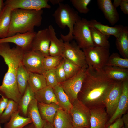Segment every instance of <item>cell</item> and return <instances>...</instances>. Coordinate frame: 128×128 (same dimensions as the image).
Instances as JSON below:
<instances>
[{"label": "cell", "instance_id": "obj_27", "mask_svg": "<svg viewBox=\"0 0 128 128\" xmlns=\"http://www.w3.org/2000/svg\"><path fill=\"white\" fill-rule=\"evenodd\" d=\"M32 123L30 118L21 115L18 110L14 113L9 120L4 124V128H23Z\"/></svg>", "mask_w": 128, "mask_h": 128}, {"label": "cell", "instance_id": "obj_41", "mask_svg": "<svg viewBox=\"0 0 128 128\" xmlns=\"http://www.w3.org/2000/svg\"><path fill=\"white\" fill-rule=\"evenodd\" d=\"M123 126L124 124L122 118L120 117L117 119L107 128H121Z\"/></svg>", "mask_w": 128, "mask_h": 128}, {"label": "cell", "instance_id": "obj_35", "mask_svg": "<svg viewBox=\"0 0 128 128\" xmlns=\"http://www.w3.org/2000/svg\"><path fill=\"white\" fill-rule=\"evenodd\" d=\"M63 59L62 56H51L45 57L43 64L46 71L55 68Z\"/></svg>", "mask_w": 128, "mask_h": 128}, {"label": "cell", "instance_id": "obj_19", "mask_svg": "<svg viewBox=\"0 0 128 128\" xmlns=\"http://www.w3.org/2000/svg\"><path fill=\"white\" fill-rule=\"evenodd\" d=\"M89 21L90 26L95 28L102 34L106 36L112 35L118 37L122 32L124 26L120 25L111 27L104 25L95 19Z\"/></svg>", "mask_w": 128, "mask_h": 128}, {"label": "cell", "instance_id": "obj_12", "mask_svg": "<svg viewBox=\"0 0 128 128\" xmlns=\"http://www.w3.org/2000/svg\"><path fill=\"white\" fill-rule=\"evenodd\" d=\"M50 43L48 28L40 30L36 32L32 41L30 50L38 52L45 57L48 56Z\"/></svg>", "mask_w": 128, "mask_h": 128}, {"label": "cell", "instance_id": "obj_25", "mask_svg": "<svg viewBox=\"0 0 128 128\" xmlns=\"http://www.w3.org/2000/svg\"><path fill=\"white\" fill-rule=\"evenodd\" d=\"M53 88L58 105L62 110L69 113L72 104L60 84Z\"/></svg>", "mask_w": 128, "mask_h": 128}, {"label": "cell", "instance_id": "obj_10", "mask_svg": "<svg viewBox=\"0 0 128 128\" xmlns=\"http://www.w3.org/2000/svg\"><path fill=\"white\" fill-rule=\"evenodd\" d=\"M64 48L63 57L80 67L87 68L88 66L84 52L75 41L64 42Z\"/></svg>", "mask_w": 128, "mask_h": 128}, {"label": "cell", "instance_id": "obj_38", "mask_svg": "<svg viewBox=\"0 0 128 128\" xmlns=\"http://www.w3.org/2000/svg\"><path fill=\"white\" fill-rule=\"evenodd\" d=\"M55 68L46 71L43 74L46 82L47 86L53 88L59 83L55 72Z\"/></svg>", "mask_w": 128, "mask_h": 128}, {"label": "cell", "instance_id": "obj_43", "mask_svg": "<svg viewBox=\"0 0 128 128\" xmlns=\"http://www.w3.org/2000/svg\"><path fill=\"white\" fill-rule=\"evenodd\" d=\"M122 118L124 127L125 128H128V113L124 114Z\"/></svg>", "mask_w": 128, "mask_h": 128}, {"label": "cell", "instance_id": "obj_49", "mask_svg": "<svg viewBox=\"0 0 128 128\" xmlns=\"http://www.w3.org/2000/svg\"><path fill=\"white\" fill-rule=\"evenodd\" d=\"M0 128H2L1 126V124L0 123Z\"/></svg>", "mask_w": 128, "mask_h": 128}, {"label": "cell", "instance_id": "obj_50", "mask_svg": "<svg viewBox=\"0 0 128 128\" xmlns=\"http://www.w3.org/2000/svg\"><path fill=\"white\" fill-rule=\"evenodd\" d=\"M121 128H125L124 126V125Z\"/></svg>", "mask_w": 128, "mask_h": 128}, {"label": "cell", "instance_id": "obj_11", "mask_svg": "<svg viewBox=\"0 0 128 128\" xmlns=\"http://www.w3.org/2000/svg\"><path fill=\"white\" fill-rule=\"evenodd\" d=\"M48 0H6L5 5L12 10L21 9L26 10H39L44 8L50 9L51 6Z\"/></svg>", "mask_w": 128, "mask_h": 128}, {"label": "cell", "instance_id": "obj_3", "mask_svg": "<svg viewBox=\"0 0 128 128\" xmlns=\"http://www.w3.org/2000/svg\"><path fill=\"white\" fill-rule=\"evenodd\" d=\"M43 11L21 9L12 10L11 21L7 37L17 33H24L34 31L36 27L41 24Z\"/></svg>", "mask_w": 128, "mask_h": 128}, {"label": "cell", "instance_id": "obj_30", "mask_svg": "<svg viewBox=\"0 0 128 128\" xmlns=\"http://www.w3.org/2000/svg\"><path fill=\"white\" fill-rule=\"evenodd\" d=\"M29 72L26 69L22 62L17 70L16 76V82L19 90L22 96L28 84Z\"/></svg>", "mask_w": 128, "mask_h": 128}, {"label": "cell", "instance_id": "obj_24", "mask_svg": "<svg viewBox=\"0 0 128 128\" xmlns=\"http://www.w3.org/2000/svg\"><path fill=\"white\" fill-rule=\"evenodd\" d=\"M53 124L55 128H73L69 113L61 109H59L56 112Z\"/></svg>", "mask_w": 128, "mask_h": 128}, {"label": "cell", "instance_id": "obj_23", "mask_svg": "<svg viewBox=\"0 0 128 128\" xmlns=\"http://www.w3.org/2000/svg\"><path fill=\"white\" fill-rule=\"evenodd\" d=\"M102 70L109 78L114 81H123L128 80V69L105 66Z\"/></svg>", "mask_w": 128, "mask_h": 128}, {"label": "cell", "instance_id": "obj_6", "mask_svg": "<svg viewBox=\"0 0 128 128\" xmlns=\"http://www.w3.org/2000/svg\"><path fill=\"white\" fill-rule=\"evenodd\" d=\"M72 34L73 39L81 48L83 49L94 46L92 41L89 21L82 18L74 25Z\"/></svg>", "mask_w": 128, "mask_h": 128}, {"label": "cell", "instance_id": "obj_2", "mask_svg": "<svg viewBox=\"0 0 128 128\" xmlns=\"http://www.w3.org/2000/svg\"><path fill=\"white\" fill-rule=\"evenodd\" d=\"M24 52L18 46L11 48L9 43H0V56L4 59L8 68L0 85V95L18 104L22 96L18 88L16 76Z\"/></svg>", "mask_w": 128, "mask_h": 128}, {"label": "cell", "instance_id": "obj_39", "mask_svg": "<svg viewBox=\"0 0 128 128\" xmlns=\"http://www.w3.org/2000/svg\"><path fill=\"white\" fill-rule=\"evenodd\" d=\"M63 59L59 64L55 68V72L57 81L59 83L63 82L67 79L64 68Z\"/></svg>", "mask_w": 128, "mask_h": 128}, {"label": "cell", "instance_id": "obj_13", "mask_svg": "<svg viewBox=\"0 0 128 128\" xmlns=\"http://www.w3.org/2000/svg\"><path fill=\"white\" fill-rule=\"evenodd\" d=\"M123 82L116 81L105 99L104 105L110 118L117 108L121 93Z\"/></svg>", "mask_w": 128, "mask_h": 128}, {"label": "cell", "instance_id": "obj_16", "mask_svg": "<svg viewBox=\"0 0 128 128\" xmlns=\"http://www.w3.org/2000/svg\"><path fill=\"white\" fill-rule=\"evenodd\" d=\"M104 106L89 109L90 128H105L108 121V115Z\"/></svg>", "mask_w": 128, "mask_h": 128}, {"label": "cell", "instance_id": "obj_28", "mask_svg": "<svg viewBox=\"0 0 128 128\" xmlns=\"http://www.w3.org/2000/svg\"><path fill=\"white\" fill-rule=\"evenodd\" d=\"M117 49L123 58H128V28L124 26L119 37L116 38Z\"/></svg>", "mask_w": 128, "mask_h": 128}, {"label": "cell", "instance_id": "obj_5", "mask_svg": "<svg viewBox=\"0 0 128 128\" xmlns=\"http://www.w3.org/2000/svg\"><path fill=\"white\" fill-rule=\"evenodd\" d=\"M72 104L69 113L73 128H90L89 109L78 98Z\"/></svg>", "mask_w": 128, "mask_h": 128}, {"label": "cell", "instance_id": "obj_31", "mask_svg": "<svg viewBox=\"0 0 128 128\" xmlns=\"http://www.w3.org/2000/svg\"><path fill=\"white\" fill-rule=\"evenodd\" d=\"M29 74L28 84L34 93L47 86L43 75L30 72Z\"/></svg>", "mask_w": 128, "mask_h": 128}, {"label": "cell", "instance_id": "obj_20", "mask_svg": "<svg viewBox=\"0 0 128 128\" xmlns=\"http://www.w3.org/2000/svg\"><path fill=\"white\" fill-rule=\"evenodd\" d=\"M38 107L42 119L52 124L56 112L58 110L61 109L58 104L55 103L46 104L38 102Z\"/></svg>", "mask_w": 128, "mask_h": 128}, {"label": "cell", "instance_id": "obj_22", "mask_svg": "<svg viewBox=\"0 0 128 128\" xmlns=\"http://www.w3.org/2000/svg\"><path fill=\"white\" fill-rule=\"evenodd\" d=\"M27 117L30 118L35 128H43L45 122L41 118L38 107V102L35 98L30 102L28 107Z\"/></svg>", "mask_w": 128, "mask_h": 128}, {"label": "cell", "instance_id": "obj_48", "mask_svg": "<svg viewBox=\"0 0 128 128\" xmlns=\"http://www.w3.org/2000/svg\"><path fill=\"white\" fill-rule=\"evenodd\" d=\"M23 128H35L32 123H30L26 126Z\"/></svg>", "mask_w": 128, "mask_h": 128}, {"label": "cell", "instance_id": "obj_46", "mask_svg": "<svg viewBox=\"0 0 128 128\" xmlns=\"http://www.w3.org/2000/svg\"><path fill=\"white\" fill-rule=\"evenodd\" d=\"M49 1L53 5L59 4L63 1V0H50Z\"/></svg>", "mask_w": 128, "mask_h": 128}, {"label": "cell", "instance_id": "obj_17", "mask_svg": "<svg viewBox=\"0 0 128 128\" xmlns=\"http://www.w3.org/2000/svg\"><path fill=\"white\" fill-rule=\"evenodd\" d=\"M99 8L102 12L104 17L109 23L114 25L119 21V14L113 6L111 0H97Z\"/></svg>", "mask_w": 128, "mask_h": 128}, {"label": "cell", "instance_id": "obj_8", "mask_svg": "<svg viewBox=\"0 0 128 128\" xmlns=\"http://www.w3.org/2000/svg\"><path fill=\"white\" fill-rule=\"evenodd\" d=\"M87 68H81L73 76L59 83L72 104L78 98L85 77Z\"/></svg>", "mask_w": 128, "mask_h": 128}, {"label": "cell", "instance_id": "obj_1", "mask_svg": "<svg viewBox=\"0 0 128 128\" xmlns=\"http://www.w3.org/2000/svg\"><path fill=\"white\" fill-rule=\"evenodd\" d=\"M115 81L109 78L102 69L88 66L78 99L89 109L105 107L106 98Z\"/></svg>", "mask_w": 128, "mask_h": 128}, {"label": "cell", "instance_id": "obj_34", "mask_svg": "<svg viewBox=\"0 0 128 128\" xmlns=\"http://www.w3.org/2000/svg\"><path fill=\"white\" fill-rule=\"evenodd\" d=\"M19 110L18 104L14 101L9 99L7 106L0 117V123L5 124L10 120L12 114Z\"/></svg>", "mask_w": 128, "mask_h": 128}, {"label": "cell", "instance_id": "obj_37", "mask_svg": "<svg viewBox=\"0 0 128 128\" xmlns=\"http://www.w3.org/2000/svg\"><path fill=\"white\" fill-rule=\"evenodd\" d=\"M70 1L73 6L79 13L86 14L89 11L90 9L88 6L91 0H71Z\"/></svg>", "mask_w": 128, "mask_h": 128}, {"label": "cell", "instance_id": "obj_9", "mask_svg": "<svg viewBox=\"0 0 128 128\" xmlns=\"http://www.w3.org/2000/svg\"><path fill=\"white\" fill-rule=\"evenodd\" d=\"M44 57L38 52L31 50L24 51L22 63L29 72L43 75L46 71L43 64Z\"/></svg>", "mask_w": 128, "mask_h": 128}, {"label": "cell", "instance_id": "obj_4", "mask_svg": "<svg viewBox=\"0 0 128 128\" xmlns=\"http://www.w3.org/2000/svg\"><path fill=\"white\" fill-rule=\"evenodd\" d=\"M55 22L60 28H64L67 26L69 32L66 35L61 34V38L64 42H69L73 39L72 33L74 26L76 23L81 18L78 12L70 5L62 3L53 14Z\"/></svg>", "mask_w": 128, "mask_h": 128}, {"label": "cell", "instance_id": "obj_40", "mask_svg": "<svg viewBox=\"0 0 128 128\" xmlns=\"http://www.w3.org/2000/svg\"><path fill=\"white\" fill-rule=\"evenodd\" d=\"M9 99L1 96L0 98V117L7 107Z\"/></svg>", "mask_w": 128, "mask_h": 128}, {"label": "cell", "instance_id": "obj_21", "mask_svg": "<svg viewBox=\"0 0 128 128\" xmlns=\"http://www.w3.org/2000/svg\"><path fill=\"white\" fill-rule=\"evenodd\" d=\"M12 9L5 5L0 14V39L7 37L11 21Z\"/></svg>", "mask_w": 128, "mask_h": 128}, {"label": "cell", "instance_id": "obj_26", "mask_svg": "<svg viewBox=\"0 0 128 128\" xmlns=\"http://www.w3.org/2000/svg\"><path fill=\"white\" fill-rule=\"evenodd\" d=\"M34 93L35 98L38 102L46 104L55 103L58 104L53 90L51 87L46 86Z\"/></svg>", "mask_w": 128, "mask_h": 128}, {"label": "cell", "instance_id": "obj_36", "mask_svg": "<svg viewBox=\"0 0 128 128\" xmlns=\"http://www.w3.org/2000/svg\"><path fill=\"white\" fill-rule=\"evenodd\" d=\"M64 59V68L67 79L74 75L81 68L65 58Z\"/></svg>", "mask_w": 128, "mask_h": 128}, {"label": "cell", "instance_id": "obj_29", "mask_svg": "<svg viewBox=\"0 0 128 128\" xmlns=\"http://www.w3.org/2000/svg\"><path fill=\"white\" fill-rule=\"evenodd\" d=\"M35 98L34 92L28 84L18 103L19 114L21 115L27 117V111L28 106L31 101Z\"/></svg>", "mask_w": 128, "mask_h": 128}, {"label": "cell", "instance_id": "obj_14", "mask_svg": "<svg viewBox=\"0 0 128 128\" xmlns=\"http://www.w3.org/2000/svg\"><path fill=\"white\" fill-rule=\"evenodd\" d=\"M36 32H29L24 33H17L5 38L0 39V43H11L21 48L24 51L30 50L32 40Z\"/></svg>", "mask_w": 128, "mask_h": 128}, {"label": "cell", "instance_id": "obj_44", "mask_svg": "<svg viewBox=\"0 0 128 128\" xmlns=\"http://www.w3.org/2000/svg\"><path fill=\"white\" fill-rule=\"evenodd\" d=\"M122 0H114L113 5L114 7L116 8L120 5Z\"/></svg>", "mask_w": 128, "mask_h": 128}, {"label": "cell", "instance_id": "obj_42", "mask_svg": "<svg viewBox=\"0 0 128 128\" xmlns=\"http://www.w3.org/2000/svg\"><path fill=\"white\" fill-rule=\"evenodd\" d=\"M121 11L125 14H128V0H122L120 5Z\"/></svg>", "mask_w": 128, "mask_h": 128}, {"label": "cell", "instance_id": "obj_15", "mask_svg": "<svg viewBox=\"0 0 128 128\" xmlns=\"http://www.w3.org/2000/svg\"><path fill=\"white\" fill-rule=\"evenodd\" d=\"M128 108V80L123 82L121 93L117 108L112 116L106 124L105 128L114 122L117 119L121 117Z\"/></svg>", "mask_w": 128, "mask_h": 128}, {"label": "cell", "instance_id": "obj_18", "mask_svg": "<svg viewBox=\"0 0 128 128\" xmlns=\"http://www.w3.org/2000/svg\"><path fill=\"white\" fill-rule=\"evenodd\" d=\"M50 43L49 49V54L51 56H62L64 48V42L61 39L57 37L55 29L51 25L48 27Z\"/></svg>", "mask_w": 128, "mask_h": 128}, {"label": "cell", "instance_id": "obj_7", "mask_svg": "<svg viewBox=\"0 0 128 128\" xmlns=\"http://www.w3.org/2000/svg\"><path fill=\"white\" fill-rule=\"evenodd\" d=\"M88 66L102 69L110 55L109 49L94 46L82 49Z\"/></svg>", "mask_w": 128, "mask_h": 128}, {"label": "cell", "instance_id": "obj_45", "mask_svg": "<svg viewBox=\"0 0 128 128\" xmlns=\"http://www.w3.org/2000/svg\"><path fill=\"white\" fill-rule=\"evenodd\" d=\"M43 128H55L53 124L51 123L45 121Z\"/></svg>", "mask_w": 128, "mask_h": 128}, {"label": "cell", "instance_id": "obj_32", "mask_svg": "<svg viewBox=\"0 0 128 128\" xmlns=\"http://www.w3.org/2000/svg\"><path fill=\"white\" fill-rule=\"evenodd\" d=\"M90 27L94 46L109 49L110 44L108 39L110 36L102 34L93 27Z\"/></svg>", "mask_w": 128, "mask_h": 128}, {"label": "cell", "instance_id": "obj_47", "mask_svg": "<svg viewBox=\"0 0 128 128\" xmlns=\"http://www.w3.org/2000/svg\"><path fill=\"white\" fill-rule=\"evenodd\" d=\"M5 6L4 1L3 0H0V14Z\"/></svg>", "mask_w": 128, "mask_h": 128}, {"label": "cell", "instance_id": "obj_33", "mask_svg": "<svg viewBox=\"0 0 128 128\" xmlns=\"http://www.w3.org/2000/svg\"><path fill=\"white\" fill-rule=\"evenodd\" d=\"M105 66L128 69V58H122L117 53L110 55Z\"/></svg>", "mask_w": 128, "mask_h": 128}]
</instances>
